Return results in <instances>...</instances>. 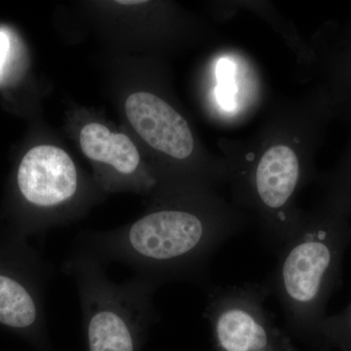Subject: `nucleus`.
Segmentation results:
<instances>
[{"label":"nucleus","mask_w":351,"mask_h":351,"mask_svg":"<svg viewBox=\"0 0 351 351\" xmlns=\"http://www.w3.org/2000/svg\"><path fill=\"white\" fill-rule=\"evenodd\" d=\"M269 297L265 282L212 289L203 313L212 351H298L265 306Z\"/></svg>","instance_id":"nucleus-4"},{"label":"nucleus","mask_w":351,"mask_h":351,"mask_svg":"<svg viewBox=\"0 0 351 351\" xmlns=\"http://www.w3.org/2000/svg\"><path fill=\"white\" fill-rule=\"evenodd\" d=\"M319 341L346 351L351 348V301L341 313L327 316L319 329Z\"/></svg>","instance_id":"nucleus-9"},{"label":"nucleus","mask_w":351,"mask_h":351,"mask_svg":"<svg viewBox=\"0 0 351 351\" xmlns=\"http://www.w3.org/2000/svg\"><path fill=\"white\" fill-rule=\"evenodd\" d=\"M18 189L27 203L55 211L71 204L80 193V177L66 152L54 145H38L21 161Z\"/></svg>","instance_id":"nucleus-5"},{"label":"nucleus","mask_w":351,"mask_h":351,"mask_svg":"<svg viewBox=\"0 0 351 351\" xmlns=\"http://www.w3.org/2000/svg\"><path fill=\"white\" fill-rule=\"evenodd\" d=\"M80 138L88 158L110 166L117 174H135L140 165V154L124 134L112 133L103 124L92 122L82 129Z\"/></svg>","instance_id":"nucleus-8"},{"label":"nucleus","mask_w":351,"mask_h":351,"mask_svg":"<svg viewBox=\"0 0 351 351\" xmlns=\"http://www.w3.org/2000/svg\"><path fill=\"white\" fill-rule=\"evenodd\" d=\"M9 47H10V43H9L8 36L4 32H0V71L3 68Z\"/></svg>","instance_id":"nucleus-10"},{"label":"nucleus","mask_w":351,"mask_h":351,"mask_svg":"<svg viewBox=\"0 0 351 351\" xmlns=\"http://www.w3.org/2000/svg\"><path fill=\"white\" fill-rule=\"evenodd\" d=\"M40 282L25 280L24 276L0 269V324L34 337L43 350H48Z\"/></svg>","instance_id":"nucleus-7"},{"label":"nucleus","mask_w":351,"mask_h":351,"mask_svg":"<svg viewBox=\"0 0 351 351\" xmlns=\"http://www.w3.org/2000/svg\"><path fill=\"white\" fill-rule=\"evenodd\" d=\"M125 112L131 125L147 144L173 158L186 159L195 147L186 119L156 95L132 94Z\"/></svg>","instance_id":"nucleus-6"},{"label":"nucleus","mask_w":351,"mask_h":351,"mask_svg":"<svg viewBox=\"0 0 351 351\" xmlns=\"http://www.w3.org/2000/svg\"><path fill=\"white\" fill-rule=\"evenodd\" d=\"M346 351H351V348H350V350H346Z\"/></svg>","instance_id":"nucleus-12"},{"label":"nucleus","mask_w":351,"mask_h":351,"mask_svg":"<svg viewBox=\"0 0 351 351\" xmlns=\"http://www.w3.org/2000/svg\"><path fill=\"white\" fill-rule=\"evenodd\" d=\"M145 1H117L119 4H123V5H134V4H142L145 3Z\"/></svg>","instance_id":"nucleus-11"},{"label":"nucleus","mask_w":351,"mask_h":351,"mask_svg":"<svg viewBox=\"0 0 351 351\" xmlns=\"http://www.w3.org/2000/svg\"><path fill=\"white\" fill-rule=\"evenodd\" d=\"M239 230L234 219L186 207L154 210L114 232L89 233L76 251L105 265L121 263L159 285L171 281L204 282L219 247Z\"/></svg>","instance_id":"nucleus-1"},{"label":"nucleus","mask_w":351,"mask_h":351,"mask_svg":"<svg viewBox=\"0 0 351 351\" xmlns=\"http://www.w3.org/2000/svg\"><path fill=\"white\" fill-rule=\"evenodd\" d=\"M351 226L341 215L300 221L263 281L282 307L289 334L319 341L328 302L341 283Z\"/></svg>","instance_id":"nucleus-2"},{"label":"nucleus","mask_w":351,"mask_h":351,"mask_svg":"<svg viewBox=\"0 0 351 351\" xmlns=\"http://www.w3.org/2000/svg\"><path fill=\"white\" fill-rule=\"evenodd\" d=\"M82 306L88 351H141L147 332L158 319L154 298L158 283L136 276L112 282L103 263L75 251L64 263Z\"/></svg>","instance_id":"nucleus-3"}]
</instances>
